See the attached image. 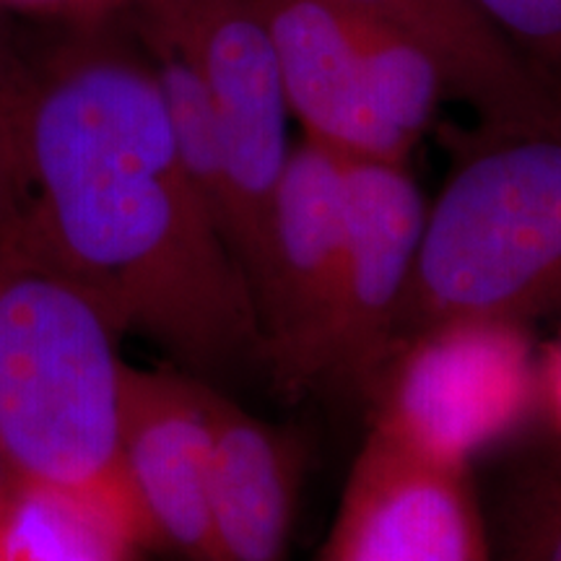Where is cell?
<instances>
[{
  "mask_svg": "<svg viewBox=\"0 0 561 561\" xmlns=\"http://www.w3.org/2000/svg\"><path fill=\"white\" fill-rule=\"evenodd\" d=\"M19 172L39 234L123 339L219 388L268 377L250 284L182 170L128 21L68 26L30 62Z\"/></svg>",
  "mask_w": 561,
  "mask_h": 561,
  "instance_id": "6da1fadb",
  "label": "cell"
},
{
  "mask_svg": "<svg viewBox=\"0 0 561 561\" xmlns=\"http://www.w3.org/2000/svg\"><path fill=\"white\" fill-rule=\"evenodd\" d=\"M121 341L19 198L0 219V460L13 483H125Z\"/></svg>",
  "mask_w": 561,
  "mask_h": 561,
  "instance_id": "7a4b0ae2",
  "label": "cell"
},
{
  "mask_svg": "<svg viewBox=\"0 0 561 561\" xmlns=\"http://www.w3.org/2000/svg\"><path fill=\"white\" fill-rule=\"evenodd\" d=\"M561 312V117L479 125L426 210L398 341L445 320ZM396 341V343H398Z\"/></svg>",
  "mask_w": 561,
  "mask_h": 561,
  "instance_id": "3957f363",
  "label": "cell"
},
{
  "mask_svg": "<svg viewBox=\"0 0 561 561\" xmlns=\"http://www.w3.org/2000/svg\"><path fill=\"white\" fill-rule=\"evenodd\" d=\"M301 136L341 157L405 161L450 100L416 42L341 0H250Z\"/></svg>",
  "mask_w": 561,
  "mask_h": 561,
  "instance_id": "277c9868",
  "label": "cell"
},
{
  "mask_svg": "<svg viewBox=\"0 0 561 561\" xmlns=\"http://www.w3.org/2000/svg\"><path fill=\"white\" fill-rule=\"evenodd\" d=\"M364 401L369 430L471 468L541 413L530 325L468 318L419 328L392 346Z\"/></svg>",
  "mask_w": 561,
  "mask_h": 561,
  "instance_id": "5b68a950",
  "label": "cell"
},
{
  "mask_svg": "<svg viewBox=\"0 0 561 561\" xmlns=\"http://www.w3.org/2000/svg\"><path fill=\"white\" fill-rule=\"evenodd\" d=\"M343 242V157L301 136L280 172L261 257L250 273L268 380L289 398L325 385Z\"/></svg>",
  "mask_w": 561,
  "mask_h": 561,
  "instance_id": "8992f818",
  "label": "cell"
},
{
  "mask_svg": "<svg viewBox=\"0 0 561 561\" xmlns=\"http://www.w3.org/2000/svg\"><path fill=\"white\" fill-rule=\"evenodd\" d=\"M206 83L227 157L231 250L250 273L261 257L271 201L289 159V100L276 50L250 0H149Z\"/></svg>",
  "mask_w": 561,
  "mask_h": 561,
  "instance_id": "52a82bcc",
  "label": "cell"
},
{
  "mask_svg": "<svg viewBox=\"0 0 561 561\" xmlns=\"http://www.w3.org/2000/svg\"><path fill=\"white\" fill-rule=\"evenodd\" d=\"M424 193L405 161L343 157L341 301L322 388L367 398L398 341L426 227Z\"/></svg>",
  "mask_w": 561,
  "mask_h": 561,
  "instance_id": "ba28073f",
  "label": "cell"
},
{
  "mask_svg": "<svg viewBox=\"0 0 561 561\" xmlns=\"http://www.w3.org/2000/svg\"><path fill=\"white\" fill-rule=\"evenodd\" d=\"M320 561H491L471 468L369 430Z\"/></svg>",
  "mask_w": 561,
  "mask_h": 561,
  "instance_id": "9c48e42d",
  "label": "cell"
},
{
  "mask_svg": "<svg viewBox=\"0 0 561 561\" xmlns=\"http://www.w3.org/2000/svg\"><path fill=\"white\" fill-rule=\"evenodd\" d=\"M208 382L180 367H123L121 471L153 549L221 561L210 517Z\"/></svg>",
  "mask_w": 561,
  "mask_h": 561,
  "instance_id": "30bf717a",
  "label": "cell"
},
{
  "mask_svg": "<svg viewBox=\"0 0 561 561\" xmlns=\"http://www.w3.org/2000/svg\"><path fill=\"white\" fill-rule=\"evenodd\" d=\"M385 21L437 62L450 100L479 125H533L561 117V89L538 73L473 0H341Z\"/></svg>",
  "mask_w": 561,
  "mask_h": 561,
  "instance_id": "8fae6325",
  "label": "cell"
},
{
  "mask_svg": "<svg viewBox=\"0 0 561 561\" xmlns=\"http://www.w3.org/2000/svg\"><path fill=\"white\" fill-rule=\"evenodd\" d=\"M206 405L208 496L221 561H289L299 445L252 416L219 385L208 382Z\"/></svg>",
  "mask_w": 561,
  "mask_h": 561,
  "instance_id": "7c38bea8",
  "label": "cell"
},
{
  "mask_svg": "<svg viewBox=\"0 0 561 561\" xmlns=\"http://www.w3.org/2000/svg\"><path fill=\"white\" fill-rule=\"evenodd\" d=\"M153 549L128 483H13L0 510V561H138Z\"/></svg>",
  "mask_w": 561,
  "mask_h": 561,
  "instance_id": "4fadbf2b",
  "label": "cell"
},
{
  "mask_svg": "<svg viewBox=\"0 0 561 561\" xmlns=\"http://www.w3.org/2000/svg\"><path fill=\"white\" fill-rule=\"evenodd\" d=\"M486 525L491 561H561V439L512 462Z\"/></svg>",
  "mask_w": 561,
  "mask_h": 561,
  "instance_id": "5bb4252c",
  "label": "cell"
},
{
  "mask_svg": "<svg viewBox=\"0 0 561 561\" xmlns=\"http://www.w3.org/2000/svg\"><path fill=\"white\" fill-rule=\"evenodd\" d=\"M525 60L561 89V0H473Z\"/></svg>",
  "mask_w": 561,
  "mask_h": 561,
  "instance_id": "9a60e30c",
  "label": "cell"
},
{
  "mask_svg": "<svg viewBox=\"0 0 561 561\" xmlns=\"http://www.w3.org/2000/svg\"><path fill=\"white\" fill-rule=\"evenodd\" d=\"M26 94H30V62L13 53L0 32V180L21 191L19 153L24 125Z\"/></svg>",
  "mask_w": 561,
  "mask_h": 561,
  "instance_id": "2e32d148",
  "label": "cell"
},
{
  "mask_svg": "<svg viewBox=\"0 0 561 561\" xmlns=\"http://www.w3.org/2000/svg\"><path fill=\"white\" fill-rule=\"evenodd\" d=\"M149 0H0V13L45 19L68 26H91L130 16Z\"/></svg>",
  "mask_w": 561,
  "mask_h": 561,
  "instance_id": "e0dca14e",
  "label": "cell"
},
{
  "mask_svg": "<svg viewBox=\"0 0 561 561\" xmlns=\"http://www.w3.org/2000/svg\"><path fill=\"white\" fill-rule=\"evenodd\" d=\"M538 390H541V413L561 439V335L538 354Z\"/></svg>",
  "mask_w": 561,
  "mask_h": 561,
  "instance_id": "ac0fdd59",
  "label": "cell"
},
{
  "mask_svg": "<svg viewBox=\"0 0 561 561\" xmlns=\"http://www.w3.org/2000/svg\"><path fill=\"white\" fill-rule=\"evenodd\" d=\"M19 198H21L19 187L11 185V182L0 180V219H3V216L9 214L13 206H16Z\"/></svg>",
  "mask_w": 561,
  "mask_h": 561,
  "instance_id": "d6986e66",
  "label": "cell"
},
{
  "mask_svg": "<svg viewBox=\"0 0 561 561\" xmlns=\"http://www.w3.org/2000/svg\"><path fill=\"white\" fill-rule=\"evenodd\" d=\"M11 486H13L11 476H9V471H5L3 460H0V510H3L5 500H9V491H11Z\"/></svg>",
  "mask_w": 561,
  "mask_h": 561,
  "instance_id": "ffe728a7",
  "label": "cell"
}]
</instances>
